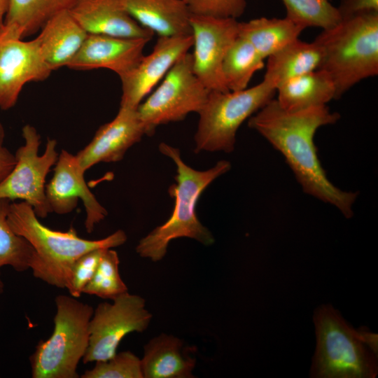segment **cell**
I'll list each match as a JSON object with an SVG mask.
<instances>
[{
  "instance_id": "6da1fadb",
  "label": "cell",
  "mask_w": 378,
  "mask_h": 378,
  "mask_svg": "<svg viewBox=\"0 0 378 378\" xmlns=\"http://www.w3.org/2000/svg\"><path fill=\"white\" fill-rule=\"evenodd\" d=\"M340 118L326 105L288 111L272 99L248 118V125L283 155L306 194L334 206L350 218L358 193L341 190L329 181L314 141L318 128Z\"/></svg>"
},
{
  "instance_id": "7a4b0ae2",
  "label": "cell",
  "mask_w": 378,
  "mask_h": 378,
  "mask_svg": "<svg viewBox=\"0 0 378 378\" xmlns=\"http://www.w3.org/2000/svg\"><path fill=\"white\" fill-rule=\"evenodd\" d=\"M159 150L176 165V183L171 185L168 190L174 198V206L168 220L143 237L136 247L141 257L154 262L164 257L169 242L177 238H190L204 246L214 244L212 233L197 218L196 206L206 188L231 168L230 162L223 160L206 170H197L183 161L177 148L162 142L159 144Z\"/></svg>"
},
{
  "instance_id": "3957f363",
  "label": "cell",
  "mask_w": 378,
  "mask_h": 378,
  "mask_svg": "<svg viewBox=\"0 0 378 378\" xmlns=\"http://www.w3.org/2000/svg\"><path fill=\"white\" fill-rule=\"evenodd\" d=\"M7 220L12 230L34 250L30 266L33 275L60 288H66L71 267L79 257L94 249L118 247L127 239L122 230L98 240L83 239L72 227L66 232L52 230L39 221L32 206L24 201L11 202Z\"/></svg>"
},
{
  "instance_id": "277c9868",
  "label": "cell",
  "mask_w": 378,
  "mask_h": 378,
  "mask_svg": "<svg viewBox=\"0 0 378 378\" xmlns=\"http://www.w3.org/2000/svg\"><path fill=\"white\" fill-rule=\"evenodd\" d=\"M316 349L312 377L374 378L378 372L377 335L355 330L330 304L314 314Z\"/></svg>"
},
{
  "instance_id": "5b68a950",
  "label": "cell",
  "mask_w": 378,
  "mask_h": 378,
  "mask_svg": "<svg viewBox=\"0 0 378 378\" xmlns=\"http://www.w3.org/2000/svg\"><path fill=\"white\" fill-rule=\"evenodd\" d=\"M314 41L322 51L319 69L335 88V99L362 80L378 74V12L342 20Z\"/></svg>"
},
{
  "instance_id": "8992f818",
  "label": "cell",
  "mask_w": 378,
  "mask_h": 378,
  "mask_svg": "<svg viewBox=\"0 0 378 378\" xmlns=\"http://www.w3.org/2000/svg\"><path fill=\"white\" fill-rule=\"evenodd\" d=\"M54 330L41 340L30 356L33 378H78V365L89 344V323L94 309L70 295L55 298Z\"/></svg>"
},
{
  "instance_id": "52a82bcc",
  "label": "cell",
  "mask_w": 378,
  "mask_h": 378,
  "mask_svg": "<svg viewBox=\"0 0 378 378\" xmlns=\"http://www.w3.org/2000/svg\"><path fill=\"white\" fill-rule=\"evenodd\" d=\"M276 88L265 80L240 91H209L198 113L195 153H231L242 123L273 99Z\"/></svg>"
},
{
  "instance_id": "ba28073f",
  "label": "cell",
  "mask_w": 378,
  "mask_h": 378,
  "mask_svg": "<svg viewBox=\"0 0 378 378\" xmlns=\"http://www.w3.org/2000/svg\"><path fill=\"white\" fill-rule=\"evenodd\" d=\"M209 92L194 73L192 54L186 52L137 107L146 135H153L159 125L181 121L190 113H198Z\"/></svg>"
},
{
  "instance_id": "9c48e42d",
  "label": "cell",
  "mask_w": 378,
  "mask_h": 378,
  "mask_svg": "<svg viewBox=\"0 0 378 378\" xmlns=\"http://www.w3.org/2000/svg\"><path fill=\"white\" fill-rule=\"evenodd\" d=\"M24 144L15 154L16 162L0 183V199L17 200L29 204L38 218H45L52 209L46 195V179L57 162V141L48 138L44 153L38 155L40 135L30 125L22 127Z\"/></svg>"
},
{
  "instance_id": "30bf717a",
  "label": "cell",
  "mask_w": 378,
  "mask_h": 378,
  "mask_svg": "<svg viewBox=\"0 0 378 378\" xmlns=\"http://www.w3.org/2000/svg\"><path fill=\"white\" fill-rule=\"evenodd\" d=\"M151 318L145 300L128 292L113 299V303L99 304L90 321L89 344L83 363L112 358L123 337L132 332L144 331Z\"/></svg>"
},
{
  "instance_id": "8fae6325",
  "label": "cell",
  "mask_w": 378,
  "mask_h": 378,
  "mask_svg": "<svg viewBox=\"0 0 378 378\" xmlns=\"http://www.w3.org/2000/svg\"><path fill=\"white\" fill-rule=\"evenodd\" d=\"M193 37L192 68L209 91L227 92L222 72L224 57L238 36L239 22L190 14Z\"/></svg>"
},
{
  "instance_id": "7c38bea8",
  "label": "cell",
  "mask_w": 378,
  "mask_h": 378,
  "mask_svg": "<svg viewBox=\"0 0 378 378\" xmlns=\"http://www.w3.org/2000/svg\"><path fill=\"white\" fill-rule=\"evenodd\" d=\"M52 71L44 62L35 38L24 41L0 31V108L13 107L24 85L43 81Z\"/></svg>"
},
{
  "instance_id": "4fadbf2b",
  "label": "cell",
  "mask_w": 378,
  "mask_h": 378,
  "mask_svg": "<svg viewBox=\"0 0 378 378\" xmlns=\"http://www.w3.org/2000/svg\"><path fill=\"white\" fill-rule=\"evenodd\" d=\"M76 155L62 150L55 164L54 174L46 186V195L52 212L66 214L82 200L86 213L85 230H94L95 225L108 215L107 210L99 202L88 188Z\"/></svg>"
},
{
  "instance_id": "5bb4252c",
  "label": "cell",
  "mask_w": 378,
  "mask_h": 378,
  "mask_svg": "<svg viewBox=\"0 0 378 378\" xmlns=\"http://www.w3.org/2000/svg\"><path fill=\"white\" fill-rule=\"evenodd\" d=\"M192 34L159 36L152 52L120 77V106L137 108L142 100L164 77L175 62L192 47Z\"/></svg>"
},
{
  "instance_id": "9a60e30c",
  "label": "cell",
  "mask_w": 378,
  "mask_h": 378,
  "mask_svg": "<svg viewBox=\"0 0 378 378\" xmlns=\"http://www.w3.org/2000/svg\"><path fill=\"white\" fill-rule=\"evenodd\" d=\"M144 135L145 130L137 108L120 106L115 117L102 125L76 156L85 172L100 162H116L122 160L127 150Z\"/></svg>"
},
{
  "instance_id": "2e32d148",
  "label": "cell",
  "mask_w": 378,
  "mask_h": 378,
  "mask_svg": "<svg viewBox=\"0 0 378 378\" xmlns=\"http://www.w3.org/2000/svg\"><path fill=\"white\" fill-rule=\"evenodd\" d=\"M150 40L88 34L78 52L66 66L74 70L107 69L120 78L140 61L145 46Z\"/></svg>"
},
{
  "instance_id": "e0dca14e",
  "label": "cell",
  "mask_w": 378,
  "mask_h": 378,
  "mask_svg": "<svg viewBox=\"0 0 378 378\" xmlns=\"http://www.w3.org/2000/svg\"><path fill=\"white\" fill-rule=\"evenodd\" d=\"M69 13L88 34L150 39L154 35L134 20L122 0H79Z\"/></svg>"
},
{
  "instance_id": "ac0fdd59",
  "label": "cell",
  "mask_w": 378,
  "mask_h": 378,
  "mask_svg": "<svg viewBox=\"0 0 378 378\" xmlns=\"http://www.w3.org/2000/svg\"><path fill=\"white\" fill-rule=\"evenodd\" d=\"M39 31L35 39L44 62L52 71L66 66L88 36L68 10L54 15Z\"/></svg>"
},
{
  "instance_id": "d6986e66",
  "label": "cell",
  "mask_w": 378,
  "mask_h": 378,
  "mask_svg": "<svg viewBox=\"0 0 378 378\" xmlns=\"http://www.w3.org/2000/svg\"><path fill=\"white\" fill-rule=\"evenodd\" d=\"M142 27L159 36L192 34L190 13L183 0H122Z\"/></svg>"
},
{
  "instance_id": "ffe728a7",
  "label": "cell",
  "mask_w": 378,
  "mask_h": 378,
  "mask_svg": "<svg viewBox=\"0 0 378 378\" xmlns=\"http://www.w3.org/2000/svg\"><path fill=\"white\" fill-rule=\"evenodd\" d=\"M184 348L182 340L162 334L144 346L141 359L144 378H191L195 358Z\"/></svg>"
},
{
  "instance_id": "44dd1931",
  "label": "cell",
  "mask_w": 378,
  "mask_h": 378,
  "mask_svg": "<svg viewBox=\"0 0 378 378\" xmlns=\"http://www.w3.org/2000/svg\"><path fill=\"white\" fill-rule=\"evenodd\" d=\"M276 92V100L288 111L325 106L335 99L334 83L328 74L320 69L286 81Z\"/></svg>"
},
{
  "instance_id": "7402d4cb",
  "label": "cell",
  "mask_w": 378,
  "mask_h": 378,
  "mask_svg": "<svg viewBox=\"0 0 378 378\" xmlns=\"http://www.w3.org/2000/svg\"><path fill=\"white\" fill-rule=\"evenodd\" d=\"M322 51L314 41L299 38L267 58L264 80L276 88L286 81L319 69Z\"/></svg>"
},
{
  "instance_id": "603a6c76",
  "label": "cell",
  "mask_w": 378,
  "mask_h": 378,
  "mask_svg": "<svg viewBox=\"0 0 378 378\" xmlns=\"http://www.w3.org/2000/svg\"><path fill=\"white\" fill-rule=\"evenodd\" d=\"M304 29L286 17H261L248 22H239L238 36L247 40L265 59L298 39Z\"/></svg>"
},
{
  "instance_id": "cb8c5ba5",
  "label": "cell",
  "mask_w": 378,
  "mask_h": 378,
  "mask_svg": "<svg viewBox=\"0 0 378 378\" xmlns=\"http://www.w3.org/2000/svg\"><path fill=\"white\" fill-rule=\"evenodd\" d=\"M79 0H8L3 28L23 38L38 31L54 15L69 11Z\"/></svg>"
},
{
  "instance_id": "d4e9b609",
  "label": "cell",
  "mask_w": 378,
  "mask_h": 378,
  "mask_svg": "<svg viewBox=\"0 0 378 378\" xmlns=\"http://www.w3.org/2000/svg\"><path fill=\"white\" fill-rule=\"evenodd\" d=\"M264 59L245 38L237 36L227 50L222 72L229 91L247 88L254 74L263 68Z\"/></svg>"
},
{
  "instance_id": "484cf974",
  "label": "cell",
  "mask_w": 378,
  "mask_h": 378,
  "mask_svg": "<svg viewBox=\"0 0 378 378\" xmlns=\"http://www.w3.org/2000/svg\"><path fill=\"white\" fill-rule=\"evenodd\" d=\"M10 203L9 200L0 199V269L8 265L17 272H24L30 269L34 250L28 241L17 234L9 225L7 217ZM4 289L0 272V295Z\"/></svg>"
},
{
  "instance_id": "4316f807",
  "label": "cell",
  "mask_w": 378,
  "mask_h": 378,
  "mask_svg": "<svg viewBox=\"0 0 378 378\" xmlns=\"http://www.w3.org/2000/svg\"><path fill=\"white\" fill-rule=\"evenodd\" d=\"M286 18L303 27L331 28L341 21L331 0H282Z\"/></svg>"
},
{
  "instance_id": "83f0119b",
  "label": "cell",
  "mask_w": 378,
  "mask_h": 378,
  "mask_svg": "<svg viewBox=\"0 0 378 378\" xmlns=\"http://www.w3.org/2000/svg\"><path fill=\"white\" fill-rule=\"evenodd\" d=\"M120 260L116 251L105 250L97 270L83 290V293L96 295L103 299L113 300L127 292L118 270Z\"/></svg>"
},
{
  "instance_id": "f1b7e54d",
  "label": "cell",
  "mask_w": 378,
  "mask_h": 378,
  "mask_svg": "<svg viewBox=\"0 0 378 378\" xmlns=\"http://www.w3.org/2000/svg\"><path fill=\"white\" fill-rule=\"evenodd\" d=\"M82 378H144L141 361L131 351L115 354L107 360L96 361L90 370L81 375Z\"/></svg>"
},
{
  "instance_id": "f546056e",
  "label": "cell",
  "mask_w": 378,
  "mask_h": 378,
  "mask_svg": "<svg viewBox=\"0 0 378 378\" xmlns=\"http://www.w3.org/2000/svg\"><path fill=\"white\" fill-rule=\"evenodd\" d=\"M106 249L107 248L90 251L75 261L66 286L70 295L74 298L80 296L84 287L94 276Z\"/></svg>"
},
{
  "instance_id": "4dcf8cb0",
  "label": "cell",
  "mask_w": 378,
  "mask_h": 378,
  "mask_svg": "<svg viewBox=\"0 0 378 378\" xmlns=\"http://www.w3.org/2000/svg\"><path fill=\"white\" fill-rule=\"evenodd\" d=\"M192 15L219 18L240 17L246 8V0H183Z\"/></svg>"
},
{
  "instance_id": "1f68e13d",
  "label": "cell",
  "mask_w": 378,
  "mask_h": 378,
  "mask_svg": "<svg viewBox=\"0 0 378 378\" xmlns=\"http://www.w3.org/2000/svg\"><path fill=\"white\" fill-rule=\"evenodd\" d=\"M337 8L342 20L358 15L378 12V0H341Z\"/></svg>"
},
{
  "instance_id": "d6a6232c",
  "label": "cell",
  "mask_w": 378,
  "mask_h": 378,
  "mask_svg": "<svg viewBox=\"0 0 378 378\" xmlns=\"http://www.w3.org/2000/svg\"><path fill=\"white\" fill-rule=\"evenodd\" d=\"M5 131L0 122V183L13 169L16 160L15 156L4 146Z\"/></svg>"
},
{
  "instance_id": "836d02e7",
  "label": "cell",
  "mask_w": 378,
  "mask_h": 378,
  "mask_svg": "<svg viewBox=\"0 0 378 378\" xmlns=\"http://www.w3.org/2000/svg\"><path fill=\"white\" fill-rule=\"evenodd\" d=\"M8 0H0V31L1 30L8 9Z\"/></svg>"
}]
</instances>
